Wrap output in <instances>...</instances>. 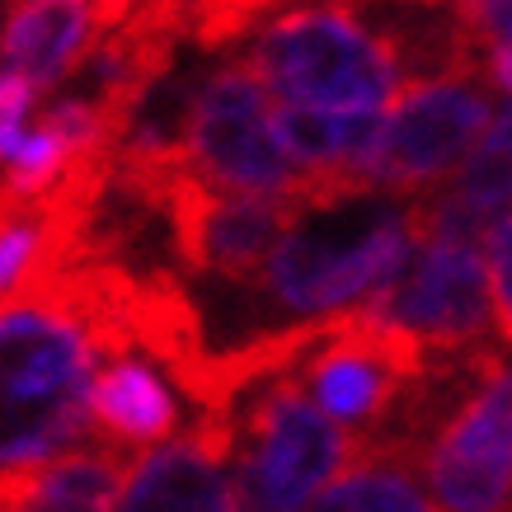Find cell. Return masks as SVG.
<instances>
[{
	"instance_id": "cell-1",
	"label": "cell",
	"mask_w": 512,
	"mask_h": 512,
	"mask_svg": "<svg viewBox=\"0 0 512 512\" xmlns=\"http://www.w3.org/2000/svg\"><path fill=\"white\" fill-rule=\"evenodd\" d=\"M104 357L80 259L0 296V475L47 466L85 437Z\"/></svg>"
},
{
	"instance_id": "cell-2",
	"label": "cell",
	"mask_w": 512,
	"mask_h": 512,
	"mask_svg": "<svg viewBox=\"0 0 512 512\" xmlns=\"http://www.w3.org/2000/svg\"><path fill=\"white\" fill-rule=\"evenodd\" d=\"M419 245V198L329 179L296 202L287 231L259 273L235 287L292 315L287 325H320L367 306Z\"/></svg>"
},
{
	"instance_id": "cell-3",
	"label": "cell",
	"mask_w": 512,
	"mask_h": 512,
	"mask_svg": "<svg viewBox=\"0 0 512 512\" xmlns=\"http://www.w3.org/2000/svg\"><path fill=\"white\" fill-rule=\"evenodd\" d=\"M245 66L273 99V113L306 118H386L404 90L390 33L367 24L357 0L282 10L254 29Z\"/></svg>"
},
{
	"instance_id": "cell-4",
	"label": "cell",
	"mask_w": 512,
	"mask_h": 512,
	"mask_svg": "<svg viewBox=\"0 0 512 512\" xmlns=\"http://www.w3.org/2000/svg\"><path fill=\"white\" fill-rule=\"evenodd\" d=\"M226 423H231L226 484L235 512H306L357 447L296 386L292 367L240 390L226 409Z\"/></svg>"
},
{
	"instance_id": "cell-5",
	"label": "cell",
	"mask_w": 512,
	"mask_h": 512,
	"mask_svg": "<svg viewBox=\"0 0 512 512\" xmlns=\"http://www.w3.org/2000/svg\"><path fill=\"white\" fill-rule=\"evenodd\" d=\"M184 174L217 193L306 202L329 179H311L287 151L273 118V99L254 80L245 57L217 66L188 94Z\"/></svg>"
},
{
	"instance_id": "cell-6",
	"label": "cell",
	"mask_w": 512,
	"mask_h": 512,
	"mask_svg": "<svg viewBox=\"0 0 512 512\" xmlns=\"http://www.w3.org/2000/svg\"><path fill=\"white\" fill-rule=\"evenodd\" d=\"M475 76L480 71L409 80L381 118V132L357 170V184L400 193V198L447 184L494 118L489 90Z\"/></svg>"
},
{
	"instance_id": "cell-7",
	"label": "cell",
	"mask_w": 512,
	"mask_h": 512,
	"mask_svg": "<svg viewBox=\"0 0 512 512\" xmlns=\"http://www.w3.org/2000/svg\"><path fill=\"white\" fill-rule=\"evenodd\" d=\"M419 475L437 512H512V357L484 348L475 381L423 442Z\"/></svg>"
},
{
	"instance_id": "cell-8",
	"label": "cell",
	"mask_w": 512,
	"mask_h": 512,
	"mask_svg": "<svg viewBox=\"0 0 512 512\" xmlns=\"http://www.w3.org/2000/svg\"><path fill=\"white\" fill-rule=\"evenodd\" d=\"M428 362L433 357L419 343L390 334L362 311H348L320 325L311 348L292 362V376L325 419L362 442L386 423L404 390L428 372Z\"/></svg>"
},
{
	"instance_id": "cell-9",
	"label": "cell",
	"mask_w": 512,
	"mask_h": 512,
	"mask_svg": "<svg viewBox=\"0 0 512 512\" xmlns=\"http://www.w3.org/2000/svg\"><path fill=\"white\" fill-rule=\"evenodd\" d=\"M357 311L376 325H386L390 334L419 343L428 357L480 348L489 325H494L484 249L466 245V240L419 235L409 264Z\"/></svg>"
},
{
	"instance_id": "cell-10",
	"label": "cell",
	"mask_w": 512,
	"mask_h": 512,
	"mask_svg": "<svg viewBox=\"0 0 512 512\" xmlns=\"http://www.w3.org/2000/svg\"><path fill=\"white\" fill-rule=\"evenodd\" d=\"M160 212L170 221L179 264L188 273L207 282H226V287H245L268 259V249L278 245V235L287 231L296 202L217 193V188L179 174L160 202Z\"/></svg>"
},
{
	"instance_id": "cell-11",
	"label": "cell",
	"mask_w": 512,
	"mask_h": 512,
	"mask_svg": "<svg viewBox=\"0 0 512 512\" xmlns=\"http://www.w3.org/2000/svg\"><path fill=\"white\" fill-rule=\"evenodd\" d=\"M94 43V0H10L0 19V71H15L38 94H47L66 76H76Z\"/></svg>"
},
{
	"instance_id": "cell-12",
	"label": "cell",
	"mask_w": 512,
	"mask_h": 512,
	"mask_svg": "<svg viewBox=\"0 0 512 512\" xmlns=\"http://www.w3.org/2000/svg\"><path fill=\"white\" fill-rule=\"evenodd\" d=\"M90 423L109 447H151L179 433V400L151 357L113 353L90 381Z\"/></svg>"
},
{
	"instance_id": "cell-13",
	"label": "cell",
	"mask_w": 512,
	"mask_h": 512,
	"mask_svg": "<svg viewBox=\"0 0 512 512\" xmlns=\"http://www.w3.org/2000/svg\"><path fill=\"white\" fill-rule=\"evenodd\" d=\"M127 480L118 447L66 451L47 466L0 475V512H113Z\"/></svg>"
},
{
	"instance_id": "cell-14",
	"label": "cell",
	"mask_w": 512,
	"mask_h": 512,
	"mask_svg": "<svg viewBox=\"0 0 512 512\" xmlns=\"http://www.w3.org/2000/svg\"><path fill=\"white\" fill-rule=\"evenodd\" d=\"M113 512H235V498L221 461H212L193 437H179L127 466Z\"/></svg>"
},
{
	"instance_id": "cell-15",
	"label": "cell",
	"mask_w": 512,
	"mask_h": 512,
	"mask_svg": "<svg viewBox=\"0 0 512 512\" xmlns=\"http://www.w3.org/2000/svg\"><path fill=\"white\" fill-rule=\"evenodd\" d=\"M306 512H437L419 470L376 447H353L348 466L311 498Z\"/></svg>"
},
{
	"instance_id": "cell-16",
	"label": "cell",
	"mask_w": 512,
	"mask_h": 512,
	"mask_svg": "<svg viewBox=\"0 0 512 512\" xmlns=\"http://www.w3.org/2000/svg\"><path fill=\"white\" fill-rule=\"evenodd\" d=\"M278 0H156V10L170 19L179 38H193L202 47L231 43Z\"/></svg>"
},
{
	"instance_id": "cell-17",
	"label": "cell",
	"mask_w": 512,
	"mask_h": 512,
	"mask_svg": "<svg viewBox=\"0 0 512 512\" xmlns=\"http://www.w3.org/2000/svg\"><path fill=\"white\" fill-rule=\"evenodd\" d=\"M484 268H489V306H494V329L512 343V212L494 226L484 245Z\"/></svg>"
},
{
	"instance_id": "cell-18",
	"label": "cell",
	"mask_w": 512,
	"mask_h": 512,
	"mask_svg": "<svg viewBox=\"0 0 512 512\" xmlns=\"http://www.w3.org/2000/svg\"><path fill=\"white\" fill-rule=\"evenodd\" d=\"M451 24H456L470 52L475 47H503L512 43V0H461Z\"/></svg>"
},
{
	"instance_id": "cell-19",
	"label": "cell",
	"mask_w": 512,
	"mask_h": 512,
	"mask_svg": "<svg viewBox=\"0 0 512 512\" xmlns=\"http://www.w3.org/2000/svg\"><path fill=\"white\" fill-rule=\"evenodd\" d=\"M38 104V90H33L24 76L15 71H0V165L10 160L24 132H29V113Z\"/></svg>"
},
{
	"instance_id": "cell-20",
	"label": "cell",
	"mask_w": 512,
	"mask_h": 512,
	"mask_svg": "<svg viewBox=\"0 0 512 512\" xmlns=\"http://www.w3.org/2000/svg\"><path fill=\"white\" fill-rule=\"evenodd\" d=\"M484 137L494 141V146H503L512 156V99L503 104V109H494V118H489V127H484Z\"/></svg>"
},
{
	"instance_id": "cell-21",
	"label": "cell",
	"mask_w": 512,
	"mask_h": 512,
	"mask_svg": "<svg viewBox=\"0 0 512 512\" xmlns=\"http://www.w3.org/2000/svg\"><path fill=\"white\" fill-rule=\"evenodd\" d=\"M395 5H423V10H437V5H447V0H395Z\"/></svg>"
}]
</instances>
